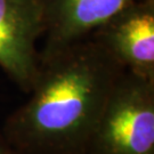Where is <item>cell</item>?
<instances>
[{"instance_id":"6da1fadb","label":"cell","mask_w":154,"mask_h":154,"mask_svg":"<svg viewBox=\"0 0 154 154\" xmlns=\"http://www.w3.org/2000/svg\"><path fill=\"white\" fill-rule=\"evenodd\" d=\"M126 71L87 38L40 58L29 98L1 127L11 147L32 154H87L112 89Z\"/></svg>"},{"instance_id":"7a4b0ae2","label":"cell","mask_w":154,"mask_h":154,"mask_svg":"<svg viewBox=\"0 0 154 154\" xmlns=\"http://www.w3.org/2000/svg\"><path fill=\"white\" fill-rule=\"evenodd\" d=\"M87 154H154V80L122 73L100 114Z\"/></svg>"},{"instance_id":"3957f363","label":"cell","mask_w":154,"mask_h":154,"mask_svg":"<svg viewBox=\"0 0 154 154\" xmlns=\"http://www.w3.org/2000/svg\"><path fill=\"white\" fill-rule=\"evenodd\" d=\"M44 32V0H0V67L26 94L38 74Z\"/></svg>"},{"instance_id":"277c9868","label":"cell","mask_w":154,"mask_h":154,"mask_svg":"<svg viewBox=\"0 0 154 154\" xmlns=\"http://www.w3.org/2000/svg\"><path fill=\"white\" fill-rule=\"evenodd\" d=\"M90 38L127 72L154 80V0L127 6Z\"/></svg>"},{"instance_id":"5b68a950","label":"cell","mask_w":154,"mask_h":154,"mask_svg":"<svg viewBox=\"0 0 154 154\" xmlns=\"http://www.w3.org/2000/svg\"><path fill=\"white\" fill-rule=\"evenodd\" d=\"M138 0H44V50L40 58L89 38L127 6Z\"/></svg>"},{"instance_id":"8992f818","label":"cell","mask_w":154,"mask_h":154,"mask_svg":"<svg viewBox=\"0 0 154 154\" xmlns=\"http://www.w3.org/2000/svg\"><path fill=\"white\" fill-rule=\"evenodd\" d=\"M0 154H13V147L0 127Z\"/></svg>"},{"instance_id":"52a82bcc","label":"cell","mask_w":154,"mask_h":154,"mask_svg":"<svg viewBox=\"0 0 154 154\" xmlns=\"http://www.w3.org/2000/svg\"><path fill=\"white\" fill-rule=\"evenodd\" d=\"M13 154H32V153H24V152H20V151H16V149H13Z\"/></svg>"}]
</instances>
